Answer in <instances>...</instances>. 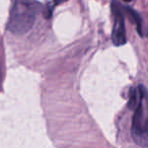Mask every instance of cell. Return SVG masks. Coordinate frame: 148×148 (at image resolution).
Returning <instances> with one entry per match:
<instances>
[{
    "label": "cell",
    "instance_id": "obj_7",
    "mask_svg": "<svg viewBox=\"0 0 148 148\" xmlns=\"http://www.w3.org/2000/svg\"><path fill=\"white\" fill-rule=\"evenodd\" d=\"M124 1H126V2H130V1H132V0H124Z\"/></svg>",
    "mask_w": 148,
    "mask_h": 148
},
{
    "label": "cell",
    "instance_id": "obj_5",
    "mask_svg": "<svg viewBox=\"0 0 148 148\" xmlns=\"http://www.w3.org/2000/svg\"><path fill=\"white\" fill-rule=\"evenodd\" d=\"M138 101H139V92H138V89L131 88L130 97H129V107L132 108V109H135L138 103Z\"/></svg>",
    "mask_w": 148,
    "mask_h": 148
},
{
    "label": "cell",
    "instance_id": "obj_4",
    "mask_svg": "<svg viewBox=\"0 0 148 148\" xmlns=\"http://www.w3.org/2000/svg\"><path fill=\"white\" fill-rule=\"evenodd\" d=\"M126 10H127L130 18H131L132 21L136 23L138 34H139V35L142 37V36H143V33H142V21H141V17H140V15L138 14L135 10H133L132 8H129V7H127V8H126Z\"/></svg>",
    "mask_w": 148,
    "mask_h": 148
},
{
    "label": "cell",
    "instance_id": "obj_6",
    "mask_svg": "<svg viewBox=\"0 0 148 148\" xmlns=\"http://www.w3.org/2000/svg\"><path fill=\"white\" fill-rule=\"evenodd\" d=\"M64 1H66V0H53V2L49 3L47 6V9H46V11H45V16L47 17V18H50V17L52 16L53 9L55 8V6H57L58 4L63 3Z\"/></svg>",
    "mask_w": 148,
    "mask_h": 148
},
{
    "label": "cell",
    "instance_id": "obj_2",
    "mask_svg": "<svg viewBox=\"0 0 148 148\" xmlns=\"http://www.w3.org/2000/svg\"><path fill=\"white\" fill-rule=\"evenodd\" d=\"M139 101L132 119V137L140 146H148V91L143 85L138 87Z\"/></svg>",
    "mask_w": 148,
    "mask_h": 148
},
{
    "label": "cell",
    "instance_id": "obj_1",
    "mask_svg": "<svg viewBox=\"0 0 148 148\" xmlns=\"http://www.w3.org/2000/svg\"><path fill=\"white\" fill-rule=\"evenodd\" d=\"M40 10V4L36 0H13L10 16L7 25L9 32L23 35L32 29Z\"/></svg>",
    "mask_w": 148,
    "mask_h": 148
},
{
    "label": "cell",
    "instance_id": "obj_3",
    "mask_svg": "<svg viewBox=\"0 0 148 148\" xmlns=\"http://www.w3.org/2000/svg\"><path fill=\"white\" fill-rule=\"evenodd\" d=\"M112 11L114 15V25L113 32H112V41L115 46H123L127 43L126 38V29H125V19L122 12L121 5L113 0L112 3Z\"/></svg>",
    "mask_w": 148,
    "mask_h": 148
}]
</instances>
